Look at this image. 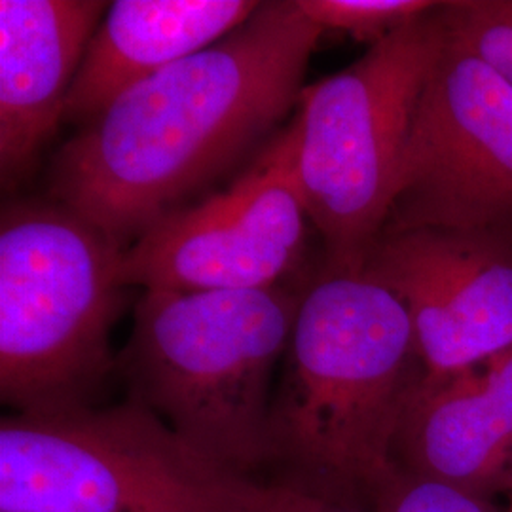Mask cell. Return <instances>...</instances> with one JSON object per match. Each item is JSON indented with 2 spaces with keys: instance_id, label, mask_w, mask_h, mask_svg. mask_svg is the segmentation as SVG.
I'll list each match as a JSON object with an SVG mask.
<instances>
[{
  "instance_id": "cell-17",
  "label": "cell",
  "mask_w": 512,
  "mask_h": 512,
  "mask_svg": "<svg viewBox=\"0 0 512 512\" xmlns=\"http://www.w3.org/2000/svg\"><path fill=\"white\" fill-rule=\"evenodd\" d=\"M509 492H511V503H509V509L505 512H512V473H511V480H509V488H507Z\"/></svg>"
},
{
  "instance_id": "cell-6",
  "label": "cell",
  "mask_w": 512,
  "mask_h": 512,
  "mask_svg": "<svg viewBox=\"0 0 512 512\" xmlns=\"http://www.w3.org/2000/svg\"><path fill=\"white\" fill-rule=\"evenodd\" d=\"M245 480L131 399L0 421V512H245Z\"/></svg>"
},
{
  "instance_id": "cell-2",
  "label": "cell",
  "mask_w": 512,
  "mask_h": 512,
  "mask_svg": "<svg viewBox=\"0 0 512 512\" xmlns=\"http://www.w3.org/2000/svg\"><path fill=\"white\" fill-rule=\"evenodd\" d=\"M425 378L401 298L368 272L319 274L302 294L270 410L277 480L368 509Z\"/></svg>"
},
{
  "instance_id": "cell-16",
  "label": "cell",
  "mask_w": 512,
  "mask_h": 512,
  "mask_svg": "<svg viewBox=\"0 0 512 512\" xmlns=\"http://www.w3.org/2000/svg\"><path fill=\"white\" fill-rule=\"evenodd\" d=\"M245 512H370L361 505L315 494L283 480L247 478L243 482Z\"/></svg>"
},
{
  "instance_id": "cell-13",
  "label": "cell",
  "mask_w": 512,
  "mask_h": 512,
  "mask_svg": "<svg viewBox=\"0 0 512 512\" xmlns=\"http://www.w3.org/2000/svg\"><path fill=\"white\" fill-rule=\"evenodd\" d=\"M439 4L431 0H298L300 10L323 31H342L370 46Z\"/></svg>"
},
{
  "instance_id": "cell-14",
  "label": "cell",
  "mask_w": 512,
  "mask_h": 512,
  "mask_svg": "<svg viewBox=\"0 0 512 512\" xmlns=\"http://www.w3.org/2000/svg\"><path fill=\"white\" fill-rule=\"evenodd\" d=\"M442 16L450 33L512 86V0L444 2Z\"/></svg>"
},
{
  "instance_id": "cell-4",
  "label": "cell",
  "mask_w": 512,
  "mask_h": 512,
  "mask_svg": "<svg viewBox=\"0 0 512 512\" xmlns=\"http://www.w3.org/2000/svg\"><path fill=\"white\" fill-rule=\"evenodd\" d=\"M124 251L55 200L2 207L0 397L14 412L90 406L118 372Z\"/></svg>"
},
{
  "instance_id": "cell-1",
  "label": "cell",
  "mask_w": 512,
  "mask_h": 512,
  "mask_svg": "<svg viewBox=\"0 0 512 512\" xmlns=\"http://www.w3.org/2000/svg\"><path fill=\"white\" fill-rule=\"evenodd\" d=\"M323 33L298 0L260 2L236 31L135 84L59 148L52 200L128 249L285 126Z\"/></svg>"
},
{
  "instance_id": "cell-9",
  "label": "cell",
  "mask_w": 512,
  "mask_h": 512,
  "mask_svg": "<svg viewBox=\"0 0 512 512\" xmlns=\"http://www.w3.org/2000/svg\"><path fill=\"white\" fill-rule=\"evenodd\" d=\"M365 272L406 306L427 378L512 348V228L385 232Z\"/></svg>"
},
{
  "instance_id": "cell-5",
  "label": "cell",
  "mask_w": 512,
  "mask_h": 512,
  "mask_svg": "<svg viewBox=\"0 0 512 512\" xmlns=\"http://www.w3.org/2000/svg\"><path fill=\"white\" fill-rule=\"evenodd\" d=\"M442 4L372 44L298 103V181L321 274H357L384 232L414 114L446 35Z\"/></svg>"
},
{
  "instance_id": "cell-10",
  "label": "cell",
  "mask_w": 512,
  "mask_h": 512,
  "mask_svg": "<svg viewBox=\"0 0 512 512\" xmlns=\"http://www.w3.org/2000/svg\"><path fill=\"white\" fill-rule=\"evenodd\" d=\"M97 0L0 2V173L27 177L65 116L67 97L99 19Z\"/></svg>"
},
{
  "instance_id": "cell-12",
  "label": "cell",
  "mask_w": 512,
  "mask_h": 512,
  "mask_svg": "<svg viewBox=\"0 0 512 512\" xmlns=\"http://www.w3.org/2000/svg\"><path fill=\"white\" fill-rule=\"evenodd\" d=\"M249 0H118L109 4L74 78L63 120L88 126L135 84L198 54L255 14Z\"/></svg>"
},
{
  "instance_id": "cell-7",
  "label": "cell",
  "mask_w": 512,
  "mask_h": 512,
  "mask_svg": "<svg viewBox=\"0 0 512 512\" xmlns=\"http://www.w3.org/2000/svg\"><path fill=\"white\" fill-rule=\"evenodd\" d=\"M298 147L296 110L228 188L171 211L129 245L122 285L167 293L281 285L300 268L308 239Z\"/></svg>"
},
{
  "instance_id": "cell-3",
  "label": "cell",
  "mask_w": 512,
  "mask_h": 512,
  "mask_svg": "<svg viewBox=\"0 0 512 512\" xmlns=\"http://www.w3.org/2000/svg\"><path fill=\"white\" fill-rule=\"evenodd\" d=\"M302 294L145 291L118 353L129 399L152 410L220 469L255 478L270 465L275 370L283 363Z\"/></svg>"
},
{
  "instance_id": "cell-11",
  "label": "cell",
  "mask_w": 512,
  "mask_h": 512,
  "mask_svg": "<svg viewBox=\"0 0 512 512\" xmlns=\"http://www.w3.org/2000/svg\"><path fill=\"white\" fill-rule=\"evenodd\" d=\"M395 463L414 475L492 497L512 473V348L440 378L408 404Z\"/></svg>"
},
{
  "instance_id": "cell-15",
  "label": "cell",
  "mask_w": 512,
  "mask_h": 512,
  "mask_svg": "<svg viewBox=\"0 0 512 512\" xmlns=\"http://www.w3.org/2000/svg\"><path fill=\"white\" fill-rule=\"evenodd\" d=\"M370 512H505L492 497L469 494L395 467L368 497Z\"/></svg>"
},
{
  "instance_id": "cell-8",
  "label": "cell",
  "mask_w": 512,
  "mask_h": 512,
  "mask_svg": "<svg viewBox=\"0 0 512 512\" xmlns=\"http://www.w3.org/2000/svg\"><path fill=\"white\" fill-rule=\"evenodd\" d=\"M418 228H512V86L448 25L382 234Z\"/></svg>"
}]
</instances>
